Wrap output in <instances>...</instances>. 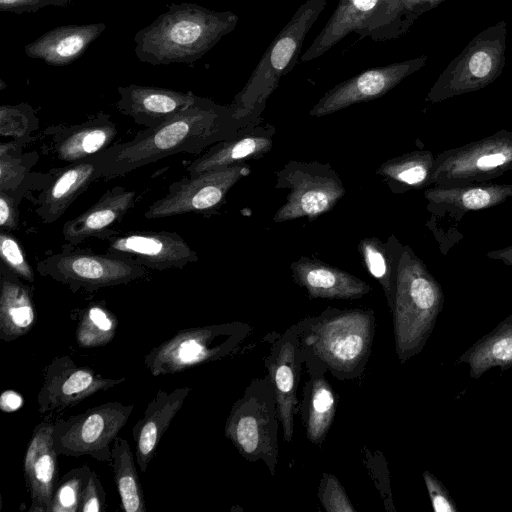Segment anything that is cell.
Here are the masks:
<instances>
[{
	"mask_svg": "<svg viewBox=\"0 0 512 512\" xmlns=\"http://www.w3.org/2000/svg\"><path fill=\"white\" fill-rule=\"evenodd\" d=\"M136 195L120 186L107 190L93 206L64 223V240L76 246L91 238L103 240L117 233L112 228L133 207Z\"/></svg>",
	"mask_w": 512,
	"mask_h": 512,
	"instance_id": "obj_24",
	"label": "cell"
},
{
	"mask_svg": "<svg viewBox=\"0 0 512 512\" xmlns=\"http://www.w3.org/2000/svg\"><path fill=\"white\" fill-rule=\"evenodd\" d=\"M251 327L242 322L179 330L144 356L153 376L172 375L236 352Z\"/></svg>",
	"mask_w": 512,
	"mask_h": 512,
	"instance_id": "obj_7",
	"label": "cell"
},
{
	"mask_svg": "<svg viewBox=\"0 0 512 512\" xmlns=\"http://www.w3.org/2000/svg\"><path fill=\"white\" fill-rule=\"evenodd\" d=\"M458 362L469 365L470 376L474 379L493 367L512 366V314L472 345Z\"/></svg>",
	"mask_w": 512,
	"mask_h": 512,
	"instance_id": "obj_31",
	"label": "cell"
},
{
	"mask_svg": "<svg viewBox=\"0 0 512 512\" xmlns=\"http://www.w3.org/2000/svg\"><path fill=\"white\" fill-rule=\"evenodd\" d=\"M254 124L236 118L230 105L198 96L191 107L170 120L145 128L133 139L117 142L98 154L99 180L124 176L176 154L203 152Z\"/></svg>",
	"mask_w": 512,
	"mask_h": 512,
	"instance_id": "obj_1",
	"label": "cell"
},
{
	"mask_svg": "<svg viewBox=\"0 0 512 512\" xmlns=\"http://www.w3.org/2000/svg\"><path fill=\"white\" fill-rule=\"evenodd\" d=\"M506 36L505 21L479 32L443 70L425 101L441 102L480 90L494 82L505 66Z\"/></svg>",
	"mask_w": 512,
	"mask_h": 512,
	"instance_id": "obj_8",
	"label": "cell"
},
{
	"mask_svg": "<svg viewBox=\"0 0 512 512\" xmlns=\"http://www.w3.org/2000/svg\"><path fill=\"white\" fill-rule=\"evenodd\" d=\"M380 0H340L330 18L301 56L302 62L319 58L369 21Z\"/></svg>",
	"mask_w": 512,
	"mask_h": 512,
	"instance_id": "obj_29",
	"label": "cell"
},
{
	"mask_svg": "<svg viewBox=\"0 0 512 512\" xmlns=\"http://www.w3.org/2000/svg\"><path fill=\"white\" fill-rule=\"evenodd\" d=\"M318 498L327 512H355L345 489L330 473H323L319 484Z\"/></svg>",
	"mask_w": 512,
	"mask_h": 512,
	"instance_id": "obj_42",
	"label": "cell"
},
{
	"mask_svg": "<svg viewBox=\"0 0 512 512\" xmlns=\"http://www.w3.org/2000/svg\"><path fill=\"white\" fill-rule=\"evenodd\" d=\"M36 270L67 286L73 293L126 285L145 279L149 274L147 268L123 256L72 249L71 244L38 260Z\"/></svg>",
	"mask_w": 512,
	"mask_h": 512,
	"instance_id": "obj_9",
	"label": "cell"
},
{
	"mask_svg": "<svg viewBox=\"0 0 512 512\" xmlns=\"http://www.w3.org/2000/svg\"><path fill=\"white\" fill-rule=\"evenodd\" d=\"M118 111L147 128H155L191 107L198 96L169 88L130 84L117 88Z\"/></svg>",
	"mask_w": 512,
	"mask_h": 512,
	"instance_id": "obj_19",
	"label": "cell"
},
{
	"mask_svg": "<svg viewBox=\"0 0 512 512\" xmlns=\"http://www.w3.org/2000/svg\"><path fill=\"white\" fill-rule=\"evenodd\" d=\"M447 0H403L394 24L385 41L400 38L406 34L415 21L424 13L436 8Z\"/></svg>",
	"mask_w": 512,
	"mask_h": 512,
	"instance_id": "obj_41",
	"label": "cell"
},
{
	"mask_svg": "<svg viewBox=\"0 0 512 512\" xmlns=\"http://www.w3.org/2000/svg\"><path fill=\"white\" fill-rule=\"evenodd\" d=\"M114 482L125 512H146L144 492L128 441L117 436L112 443L111 461Z\"/></svg>",
	"mask_w": 512,
	"mask_h": 512,
	"instance_id": "obj_34",
	"label": "cell"
},
{
	"mask_svg": "<svg viewBox=\"0 0 512 512\" xmlns=\"http://www.w3.org/2000/svg\"><path fill=\"white\" fill-rule=\"evenodd\" d=\"M133 404L106 402L53 423V443L57 454L89 456L110 463L112 443L127 423Z\"/></svg>",
	"mask_w": 512,
	"mask_h": 512,
	"instance_id": "obj_11",
	"label": "cell"
},
{
	"mask_svg": "<svg viewBox=\"0 0 512 512\" xmlns=\"http://www.w3.org/2000/svg\"><path fill=\"white\" fill-rule=\"evenodd\" d=\"M18 201L9 193L0 191V227L13 231L18 228Z\"/></svg>",
	"mask_w": 512,
	"mask_h": 512,
	"instance_id": "obj_46",
	"label": "cell"
},
{
	"mask_svg": "<svg viewBox=\"0 0 512 512\" xmlns=\"http://www.w3.org/2000/svg\"><path fill=\"white\" fill-rule=\"evenodd\" d=\"M0 256L6 268L22 280L34 282V272L25 252L19 241L9 231L1 230L0 232Z\"/></svg>",
	"mask_w": 512,
	"mask_h": 512,
	"instance_id": "obj_40",
	"label": "cell"
},
{
	"mask_svg": "<svg viewBox=\"0 0 512 512\" xmlns=\"http://www.w3.org/2000/svg\"><path fill=\"white\" fill-rule=\"evenodd\" d=\"M106 494L96 472L91 471L83 489L79 512L105 510Z\"/></svg>",
	"mask_w": 512,
	"mask_h": 512,
	"instance_id": "obj_43",
	"label": "cell"
},
{
	"mask_svg": "<svg viewBox=\"0 0 512 512\" xmlns=\"http://www.w3.org/2000/svg\"><path fill=\"white\" fill-rule=\"evenodd\" d=\"M426 62L427 56L422 55L365 70L328 90L309 114L323 117L351 105L382 97L406 77L420 70Z\"/></svg>",
	"mask_w": 512,
	"mask_h": 512,
	"instance_id": "obj_15",
	"label": "cell"
},
{
	"mask_svg": "<svg viewBox=\"0 0 512 512\" xmlns=\"http://www.w3.org/2000/svg\"><path fill=\"white\" fill-rule=\"evenodd\" d=\"M38 118L27 103L0 106V134L13 139H30L29 135L38 128Z\"/></svg>",
	"mask_w": 512,
	"mask_h": 512,
	"instance_id": "obj_38",
	"label": "cell"
},
{
	"mask_svg": "<svg viewBox=\"0 0 512 512\" xmlns=\"http://www.w3.org/2000/svg\"><path fill=\"white\" fill-rule=\"evenodd\" d=\"M303 409L307 439L321 446L332 426L336 411L335 394L326 378L316 374L306 383Z\"/></svg>",
	"mask_w": 512,
	"mask_h": 512,
	"instance_id": "obj_33",
	"label": "cell"
},
{
	"mask_svg": "<svg viewBox=\"0 0 512 512\" xmlns=\"http://www.w3.org/2000/svg\"><path fill=\"white\" fill-rule=\"evenodd\" d=\"M250 172L242 163L188 175L173 182L163 197L150 204L144 217L152 220L188 213L206 216L216 213L228 191Z\"/></svg>",
	"mask_w": 512,
	"mask_h": 512,
	"instance_id": "obj_13",
	"label": "cell"
},
{
	"mask_svg": "<svg viewBox=\"0 0 512 512\" xmlns=\"http://www.w3.org/2000/svg\"><path fill=\"white\" fill-rule=\"evenodd\" d=\"M403 0H380L372 17L357 33L359 39L370 38L374 41H385L394 24Z\"/></svg>",
	"mask_w": 512,
	"mask_h": 512,
	"instance_id": "obj_39",
	"label": "cell"
},
{
	"mask_svg": "<svg viewBox=\"0 0 512 512\" xmlns=\"http://www.w3.org/2000/svg\"><path fill=\"white\" fill-rule=\"evenodd\" d=\"M486 257L501 261L506 265L512 266V245L502 249L491 250L486 253Z\"/></svg>",
	"mask_w": 512,
	"mask_h": 512,
	"instance_id": "obj_48",
	"label": "cell"
},
{
	"mask_svg": "<svg viewBox=\"0 0 512 512\" xmlns=\"http://www.w3.org/2000/svg\"><path fill=\"white\" fill-rule=\"evenodd\" d=\"M72 0H0V10L16 14L35 12L46 6L64 7Z\"/></svg>",
	"mask_w": 512,
	"mask_h": 512,
	"instance_id": "obj_45",
	"label": "cell"
},
{
	"mask_svg": "<svg viewBox=\"0 0 512 512\" xmlns=\"http://www.w3.org/2000/svg\"><path fill=\"white\" fill-rule=\"evenodd\" d=\"M118 320L114 313L100 303L84 308L78 319L75 338L81 348H95L109 344L116 333Z\"/></svg>",
	"mask_w": 512,
	"mask_h": 512,
	"instance_id": "obj_36",
	"label": "cell"
},
{
	"mask_svg": "<svg viewBox=\"0 0 512 512\" xmlns=\"http://www.w3.org/2000/svg\"><path fill=\"white\" fill-rule=\"evenodd\" d=\"M98 180L97 155L56 169L37 197L36 215L45 224L57 221L75 199Z\"/></svg>",
	"mask_w": 512,
	"mask_h": 512,
	"instance_id": "obj_20",
	"label": "cell"
},
{
	"mask_svg": "<svg viewBox=\"0 0 512 512\" xmlns=\"http://www.w3.org/2000/svg\"><path fill=\"white\" fill-rule=\"evenodd\" d=\"M427 209L438 216L448 215L460 220L469 211H478L502 204L512 197V184H473L457 187L434 185L426 189Z\"/></svg>",
	"mask_w": 512,
	"mask_h": 512,
	"instance_id": "obj_26",
	"label": "cell"
},
{
	"mask_svg": "<svg viewBox=\"0 0 512 512\" xmlns=\"http://www.w3.org/2000/svg\"><path fill=\"white\" fill-rule=\"evenodd\" d=\"M443 303L440 283L411 247L404 245L391 309L395 348L401 363L422 351Z\"/></svg>",
	"mask_w": 512,
	"mask_h": 512,
	"instance_id": "obj_4",
	"label": "cell"
},
{
	"mask_svg": "<svg viewBox=\"0 0 512 512\" xmlns=\"http://www.w3.org/2000/svg\"><path fill=\"white\" fill-rule=\"evenodd\" d=\"M302 349L342 380L362 374L371 354L375 315L371 309L330 308L293 326Z\"/></svg>",
	"mask_w": 512,
	"mask_h": 512,
	"instance_id": "obj_3",
	"label": "cell"
},
{
	"mask_svg": "<svg viewBox=\"0 0 512 512\" xmlns=\"http://www.w3.org/2000/svg\"><path fill=\"white\" fill-rule=\"evenodd\" d=\"M423 478L430 496L434 511L436 512H457L449 492L443 484L429 471L423 472Z\"/></svg>",
	"mask_w": 512,
	"mask_h": 512,
	"instance_id": "obj_44",
	"label": "cell"
},
{
	"mask_svg": "<svg viewBox=\"0 0 512 512\" xmlns=\"http://www.w3.org/2000/svg\"><path fill=\"white\" fill-rule=\"evenodd\" d=\"M435 158L426 150L409 152L385 161L376 173L393 193L419 190L433 184Z\"/></svg>",
	"mask_w": 512,
	"mask_h": 512,
	"instance_id": "obj_30",
	"label": "cell"
},
{
	"mask_svg": "<svg viewBox=\"0 0 512 512\" xmlns=\"http://www.w3.org/2000/svg\"><path fill=\"white\" fill-rule=\"evenodd\" d=\"M276 179V188L289 190L273 216L276 223L314 220L332 210L345 194L340 176L328 163L291 160L276 172Z\"/></svg>",
	"mask_w": 512,
	"mask_h": 512,
	"instance_id": "obj_10",
	"label": "cell"
},
{
	"mask_svg": "<svg viewBox=\"0 0 512 512\" xmlns=\"http://www.w3.org/2000/svg\"><path fill=\"white\" fill-rule=\"evenodd\" d=\"M126 381V377L108 378L91 367L78 366L68 355L58 356L43 370V384L37 394L41 414L60 412L86 398Z\"/></svg>",
	"mask_w": 512,
	"mask_h": 512,
	"instance_id": "obj_14",
	"label": "cell"
},
{
	"mask_svg": "<svg viewBox=\"0 0 512 512\" xmlns=\"http://www.w3.org/2000/svg\"><path fill=\"white\" fill-rule=\"evenodd\" d=\"M58 456L53 443V423L40 422L33 429L23 460L30 493L28 512H50L58 482Z\"/></svg>",
	"mask_w": 512,
	"mask_h": 512,
	"instance_id": "obj_18",
	"label": "cell"
},
{
	"mask_svg": "<svg viewBox=\"0 0 512 512\" xmlns=\"http://www.w3.org/2000/svg\"><path fill=\"white\" fill-rule=\"evenodd\" d=\"M103 241L108 253L123 256L151 270L183 269L199 260L196 251L175 232H117Z\"/></svg>",
	"mask_w": 512,
	"mask_h": 512,
	"instance_id": "obj_16",
	"label": "cell"
},
{
	"mask_svg": "<svg viewBox=\"0 0 512 512\" xmlns=\"http://www.w3.org/2000/svg\"><path fill=\"white\" fill-rule=\"evenodd\" d=\"M279 422L275 391L268 375L252 380L232 405L224 434L243 458L250 462L262 460L275 475Z\"/></svg>",
	"mask_w": 512,
	"mask_h": 512,
	"instance_id": "obj_6",
	"label": "cell"
},
{
	"mask_svg": "<svg viewBox=\"0 0 512 512\" xmlns=\"http://www.w3.org/2000/svg\"><path fill=\"white\" fill-rule=\"evenodd\" d=\"M47 131L52 136L54 156L66 164L100 154L115 144L118 134L116 124L104 112H99L82 123L52 127Z\"/></svg>",
	"mask_w": 512,
	"mask_h": 512,
	"instance_id": "obj_21",
	"label": "cell"
},
{
	"mask_svg": "<svg viewBox=\"0 0 512 512\" xmlns=\"http://www.w3.org/2000/svg\"><path fill=\"white\" fill-rule=\"evenodd\" d=\"M275 127L260 122L242 129L238 134L209 147L186 167L188 175L245 163L268 153L273 145Z\"/></svg>",
	"mask_w": 512,
	"mask_h": 512,
	"instance_id": "obj_22",
	"label": "cell"
},
{
	"mask_svg": "<svg viewBox=\"0 0 512 512\" xmlns=\"http://www.w3.org/2000/svg\"><path fill=\"white\" fill-rule=\"evenodd\" d=\"M512 170V131L451 148L435 158L433 184L457 187L486 183Z\"/></svg>",
	"mask_w": 512,
	"mask_h": 512,
	"instance_id": "obj_12",
	"label": "cell"
},
{
	"mask_svg": "<svg viewBox=\"0 0 512 512\" xmlns=\"http://www.w3.org/2000/svg\"><path fill=\"white\" fill-rule=\"evenodd\" d=\"M91 471L84 464L65 473L56 484L50 512H79L83 489Z\"/></svg>",
	"mask_w": 512,
	"mask_h": 512,
	"instance_id": "obj_37",
	"label": "cell"
},
{
	"mask_svg": "<svg viewBox=\"0 0 512 512\" xmlns=\"http://www.w3.org/2000/svg\"><path fill=\"white\" fill-rule=\"evenodd\" d=\"M103 22L55 27L24 46L29 58L51 66H66L80 58L105 30Z\"/></svg>",
	"mask_w": 512,
	"mask_h": 512,
	"instance_id": "obj_27",
	"label": "cell"
},
{
	"mask_svg": "<svg viewBox=\"0 0 512 512\" xmlns=\"http://www.w3.org/2000/svg\"><path fill=\"white\" fill-rule=\"evenodd\" d=\"M293 280L310 299L355 300L371 291L360 278L319 259L302 256L290 265Z\"/></svg>",
	"mask_w": 512,
	"mask_h": 512,
	"instance_id": "obj_23",
	"label": "cell"
},
{
	"mask_svg": "<svg viewBox=\"0 0 512 512\" xmlns=\"http://www.w3.org/2000/svg\"><path fill=\"white\" fill-rule=\"evenodd\" d=\"M191 392L189 387L176 388L170 392L159 390L148 403L142 417L132 428L136 448V463L141 472L147 470L157 446Z\"/></svg>",
	"mask_w": 512,
	"mask_h": 512,
	"instance_id": "obj_25",
	"label": "cell"
},
{
	"mask_svg": "<svg viewBox=\"0 0 512 512\" xmlns=\"http://www.w3.org/2000/svg\"><path fill=\"white\" fill-rule=\"evenodd\" d=\"M326 5L327 0H306L298 7L230 104L236 118L250 123L260 122L259 116L268 98L278 87L280 79L297 63L304 40Z\"/></svg>",
	"mask_w": 512,
	"mask_h": 512,
	"instance_id": "obj_5",
	"label": "cell"
},
{
	"mask_svg": "<svg viewBox=\"0 0 512 512\" xmlns=\"http://www.w3.org/2000/svg\"><path fill=\"white\" fill-rule=\"evenodd\" d=\"M24 404V399L15 390H5L0 396V409L3 412L11 413L19 410Z\"/></svg>",
	"mask_w": 512,
	"mask_h": 512,
	"instance_id": "obj_47",
	"label": "cell"
},
{
	"mask_svg": "<svg viewBox=\"0 0 512 512\" xmlns=\"http://www.w3.org/2000/svg\"><path fill=\"white\" fill-rule=\"evenodd\" d=\"M28 139H13L0 145V191L11 194L18 202L28 189L30 169L38 159L33 153H22Z\"/></svg>",
	"mask_w": 512,
	"mask_h": 512,
	"instance_id": "obj_35",
	"label": "cell"
},
{
	"mask_svg": "<svg viewBox=\"0 0 512 512\" xmlns=\"http://www.w3.org/2000/svg\"><path fill=\"white\" fill-rule=\"evenodd\" d=\"M403 244L391 235L384 243L376 237L360 240L358 251L368 272L382 286L391 311L394 302L396 277Z\"/></svg>",
	"mask_w": 512,
	"mask_h": 512,
	"instance_id": "obj_32",
	"label": "cell"
},
{
	"mask_svg": "<svg viewBox=\"0 0 512 512\" xmlns=\"http://www.w3.org/2000/svg\"><path fill=\"white\" fill-rule=\"evenodd\" d=\"M0 278V340L11 342L34 327L35 303L31 287L3 264Z\"/></svg>",
	"mask_w": 512,
	"mask_h": 512,
	"instance_id": "obj_28",
	"label": "cell"
},
{
	"mask_svg": "<svg viewBox=\"0 0 512 512\" xmlns=\"http://www.w3.org/2000/svg\"><path fill=\"white\" fill-rule=\"evenodd\" d=\"M231 11H215L196 3H171L167 10L136 32L134 52L151 65L192 64L237 26Z\"/></svg>",
	"mask_w": 512,
	"mask_h": 512,
	"instance_id": "obj_2",
	"label": "cell"
},
{
	"mask_svg": "<svg viewBox=\"0 0 512 512\" xmlns=\"http://www.w3.org/2000/svg\"><path fill=\"white\" fill-rule=\"evenodd\" d=\"M302 346L296 330L291 327L278 335L266 358L268 375L273 384L283 438L291 442L297 405V385L301 371Z\"/></svg>",
	"mask_w": 512,
	"mask_h": 512,
	"instance_id": "obj_17",
	"label": "cell"
}]
</instances>
